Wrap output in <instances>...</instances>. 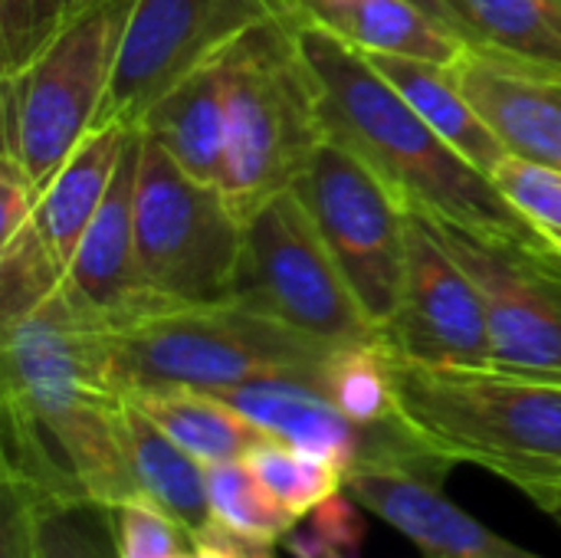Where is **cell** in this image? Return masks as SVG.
I'll return each instance as SVG.
<instances>
[{"label": "cell", "mask_w": 561, "mask_h": 558, "mask_svg": "<svg viewBox=\"0 0 561 558\" xmlns=\"http://www.w3.org/2000/svg\"><path fill=\"white\" fill-rule=\"evenodd\" d=\"M138 161H141V132L131 138L99 214L92 217L89 230L82 234L66 266L69 299L108 332L125 329L154 312L174 309L151 293L138 263V243H135Z\"/></svg>", "instance_id": "4fadbf2b"}, {"label": "cell", "mask_w": 561, "mask_h": 558, "mask_svg": "<svg viewBox=\"0 0 561 558\" xmlns=\"http://www.w3.org/2000/svg\"><path fill=\"white\" fill-rule=\"evenodd\" d=\"M513 207L561 250V171L510 155L493 174Z\"/></svg>", "instance_id": "f546056e"}, {"label": "cell", "mask_w": 561, "mask_h": 558, "mask_svg": "<svg viewBox=\"0 0 561 558\" xmlns=\"http://www.w3.org/2000/svg\"><path fill=\"white\" fill-rule=\"evenodd\" d=\"M322 345L237 299L174 306L108 332V375L122 398L158 388L227 391L263 378L322 388Z\"/></svg>", "instance_id": "3957f363"}, {"label": "cell", "mask_w": 561, "mask_h": 558, "mask_svg": "<svg viewBox=\"0 0 561 558\" xmlns=\"http://www.w3.org/2000/svg\"><path fill=\"white\" fill-rule=\"evenodd\" d=\"M293 16V13H289ZM289 16L253 26L227 49V138L220 191L247 220L296 184L325 138Z\"/></svg>", "instance_id": "5b68a950"}, {"label": "cell", "mask_w": 561, "mask_h": 558, "mask_svg": "<svg viewBox=\"0 0 561 558\" xmlns=\"http://www.w3.org/2000/svg\"><path fill=\"white\" fill-rule=\"evenodd\" d=\"M138 128L105 118L99 122L59 164V171L39 187L36 204V230L43 234L53 257L69 266L82 234L89 230L92 217L99 214L112 178L131 145Z\"/></svg>", "instance_id": "ac0fdd59"}, {"label": "cell", "mask_w": 561, "mask_h": 558, "mask_svg": "<svg viewBox=\"0 0 561 558\" xmlns=\"http://www.w3.org/2000/svg\"><path fill=\"white\" fill-rule=\"evenodd\" d=\"M36 556L118 558L112 510L92 500H36Z\"/></svg>", "instance_id": "4316f807"}, {"label": "cell", "mask_w": 561, "mask_h": 558, "mask_svg": "<svg viewBox=\"0 0 561 558\" xmlns=\"http://www.w3.org/2000/svg\"><path fill=\"white\" fill-rule=\"evenodd\" d=\"M247 220L217 184L187 174L141 135L135 243L145 283L168 306L230 303L243 260Z\"/></svg>", "instance_id": "52a82bcc"}, {"label": "cell", "mask_w": 561, "mask_h": 558, "mask_svg": "<svg viewBox=\"0 0 561 558\" xmlns=\"http://www.w3.org/2000/svg\"><path fill=\"white\" fill-rule=\"evenodd\" d=\"M174 558H233L227 549H220V546H204V543H191V549H184V553H178Z\"/></svg>", "instance_id": "d590c367"}, {"label": "cell", "mask_w": 561, "mask_h": 558, "mask_svg": "<svg viewBox=\"0 0 561 558\" xmlns=\"http://www.w3.org/2000/svg\"><path fill=\"white\" fill-rule=\"evenodd\" d=\"M289 13H296L293 0H135L99 122L138 128L187 72L227 53L253 26Z\"/></svg>", "instance_id": "30bf717a"}, {"label": "cell", "mask_w": 561, "mask_h": 558, "mask_svg": "<svg viewBox=\"0 0 561 558\" xmlns=\"http://www.w3.org/2000/svg\"><path fill=\"white\" fill-rule=\"evenodd\" d=\"M56 3H59V23H62V16H66V13H72L82 0H56Z\"/></svg>", "instance_id": "8d00e7d4"}, {"label": "cell", "mask_w": 561, "mask_h": 558, "mask_svg": "<svg viewBox=\"0 0 561 558\" xmlns=\"http://www.w3.org/2000/svg\"><path fill=\"white\" fill-rule=\"evenodd\" d=\"M135 0H82L46 43L3 72V151L43 187L95 128Z\"/></svg>", "instance_id": "8992f818"}, {"label": "cell", "mask_w": 561, "mask_h": 558, "mask_svg": "<svg viewBox=\"0 0 561 558\" xmlns=\"http://www.w3.org/2000/svg\"><path fill=\"white\" fill-rule=\"evenodd\" d=\"M467 43L561 72V0H421Z\"/></svg>", "instance_id": "7402d4cb"}, {"label": "cell", "mask_w": 561, "mask_h": 558, "mask_svg": "<svg viewBox=\"0 0 561 558\" xmlns=\"http://www.w3.org/2000/svg\"><path fill=\"white\" fill-rule=\"evenodd\" d=\"M118 558H174L191 536L151 500L138 497L112 510Z\"/></svg>", "instance_id": "4dcf8cb0"}, {"label": "cell", "mask_w": 561, "mask_h": 558, "mask_svg": "<svg viewBox=\"0 0 561 558\" xmlns=\"http://www.w3.org/2000/svg\"><path fill=\"white\" fill-rule=\"evenodd\" d=\"M36 204H39L36 181L23 171V164L10 151H3L0 158V243L16 237L23 227L36 220Z\"/></svg>", "instance_id": "836d02e7"}, {"label": "cell", "mask_w": 561, "mask_h": 558, "mask_svg": "<svg viewBox=\"0 0 561 558\" xmlns=\"http://www.w3.org/2000/svg\"><path fill=\"white\" fill-rule=\"evenodd\" d=\"M345 490L427 558H542L496 536L440 493V480L411 470H358Z\"/></svg>", "instance_id": "9a60e30c"}, {"label": "cell", "mask_w": 561, "mask_h": 558, "mask_svg": "<svg viewBox=\"0 0 561 558\" xmlns=\"http://www.w3.org/2000/svg\"><path fill=\"white\" fill-rule=\"evenodd\" d=\"M293 7L368 56H411L454 66L470 46L421 0H293Z\"/></svg>", "instance_id": "e0dca14e"}, {"label": "cell", "mask_w": 561, "mask_h": 558, "mask_svg": "<svg viewBox=\"0 0 561 558\" xmlns=\"http://www.w3.org/2000/svg\"><path fill=\"white\" fill-rule=\"evenodd\" d=\"M174 444H181L204 467L243 460L266 434L243 418L230 401L197 388H158L128 395Z\"/></svg>", "instance_id": "603a6c76"}, {"label": "cell", "mask_w": 561, "mask_h": 558, "mask_svg": "<svg viewBox=\"0 0 561 558\" xmlns=\"http://www.w3.org/2000/svg\"><path fill=\"white\" fill-rule=\"evenodd\" d=\"M62 286L66 270L46 247L36 220L0 243V322L36 309Z\"/></svg>", "instance_id": "83f0119b"}, {"label": "cell", "mask_w": 561, "mask_h": 558, "mask_svg": "<svg viewBox=\"0 0 561 558\" xmlns=\"http://www.w3.org/2000/svg\"><path fill=\"white\" fill-rule=\"evenodd\" d=\"M187 174L220 187L227 138V53L187 72L138 122Z\"/></svg>", "instance_id": "d6986e66"}, {"label": "cell", "mask_w": 561, "mask_h": 558, "mask_svg": "<svg viewBox=\"0 0 561 558\" xmlns=\"http://www.w3.org/2000/svg\"><path fill=\"white\" fill-rule=\"evenodd\" d=\"M417 214L480 289L493 368L561 378V263L503 247L444 217Z\"/></svg>", "instance_id": "8fae6325"}, {"label": "cell", "mask_w": 561, "mask_h": 558, "mask_svg": "<svg viewBox=\"0 0 561 558\" xmlns=\"http://www.w3.org/2000/svg\"><path fill=\"white\" fill-rule=\"evenodd\" d=\"M3 477L36 500H138L125 398L108 375V329L66 286L3 322Z\"/></svg>", "instance_id": "6da1fadb"}, {"label": "cell", "mask_w": 561, "mask_h": 558, "mask_svg": "<svg viewBox=\"0 0 561 558\" xmlns=\"http://www.w3.org/2000/svg\"><path fill=\"white\" fill-rule=\"evenodd\" d=\"M322 391L352 424L365 431L401 421L394 368L381 339L332 349L322 368Z\"/></svg>", "instance_id": "cb8c5ba5"}, {"label": "cell", "mask_w": 561, "mask_h": 558, "mask_svg": "<svg viewBox=\"0 0 561 558\" xmlns=\"http://www.w3.org/2000/svg\"><path fill=\"white\" fill-rule=\"evenodd\" d=\"M204 474H207L210 513L227 533H233V536H240V539H247L253 546H270L273 549L299 523L289 510H283L263 490V483L253 477L247 460L210 464V467H204Z\"/></svg>", "instance_id": "d4e9b609"}, {"label": "cell", "mask_w": 561, "mask_h": 558, "mask_svg": "<svg viewBox=\"0 0 561 558\" xmlns=\"http://www.w3.org/2000/svg\"><path fill=\"white\" fill-rule=\"evenodd\" d=\"M293 191L329 243L362 309L385 335L404 283L408 201L352 148L322 138Z\"/></svg>", "instance_id": "9c48e42d"}, {"label": "cell", "mask_w": 561, "mask_h": 558, "mask_svg": "<svg viewBox=\"0 0 561 558\" xmlns=\"http://www.w3.org/2000/svg\"><path fill=\"white\" fill-rule=\"evenodd\" d=\"M59 26L56 0H0V62L20 69Z\"/></svg>", "instance_id": "1f68e13d"}, {"label": "cell", "mask_w": 561, "mask_h": 558, "mask_svg": "<svg viewBox=\"0 0 561 558\" xmlns=\"http://www.w3.org/2000/svg\"><path fill=\"white\" fill-rule=\"evenodd\" d=\"M368 59L417 109V115L483 174L493 178L500 164L513 155L496 135V128L460 89L450 66L424 62L411 56H368Z\"/></svg>", "instance_id": "ffe728a7"}, {"label": "cell", "mask_w": 561, "mask_h": 558, "mask_svg": "<svg viewBox=\"0 0 561 558\" xmlns=\"http://www.w3.org/2000/svg\"><path fill=\"white\" fill-rule=\"evenodd\" d=\"M122 431H125L128 460L138 480V493L151 500L158 510H164L191 539L201 536L214 523L204 464L194 460L181 444H174L128 398L122 408Z\"/></svg>", "instance_id": "44dd1931"}, {"label": "cell", "mask_w": 561, "mask_h": 558, "mask_svg": "<svg viewBox=\"0 0 561 558\" xmlns=\"http://www.w3.org/2000/svg\"><path fill=\"white\" fill-rule=\"evenodd\" d=\"M217 395L230 401L243 418H250L266 437H276L296 451L335 464L345 474V480L365 454L368 431L352 424L332 405V398L309 382L263 378Z\"/></svg>", "instance_id": "2e32d148"}, {"label": "cell", "mask_w": 561, "mask_h": 558, "mask_svg": "<svg viewBox=\"0 0 561 558\" xmlns=\"http://www.w3.org/2000/svg\"><path fill=\"white\" fill-rule=\"evenodd\" d=\"M289 33L325 135L368 161L408 207L561 263L559 247L513 207L490 174L444 141L358 46L299 10L289 16Z\"/></svg>", "instance_id": "7a4b0ae2"}, {"label": "cell", "mask_w": 561, "mask_h": 558, "mask_svg": "<svg viewBox=\"0 0 561 558\" xmlns=\"http://www.w3.org/2000/svg\"><path fill=\"white\" fill-rule=\"evenodd\" d=\"M0 558L36 556V503L16 483L3 477L0 490Z\"/></svg>", "instance_id": "d6a6232c"}, {"label": "cell", "mask_w": 561, "mask_h": 558, "mask_svg": "<svg viewBox=\"0 0 561 558\" xmlns=\"http://www.w3.org/2000/svg\"><path fill=\"white\" fill-rule=\"evenodd\" d=\"M243 460L253 470V477L263 483V490L299 523L316 506H322L325 500L345 490V474L335 464L296 451L276 437H263L260 444H253Z\"/></svg>", "instance_id": "484cf974"}, {"label": "cell", "mask_w": 561, "mask_h": 558, "mask_svg": "<svg viewBox=\"0 0 561 558\" xmlns=\"http://www.w3.org/2000/svg\"><path fill=\"white\" fill-rule=\"evenodd\" d=\"M424 558H427V556H424Z\"/></svg>", "instance_id": "74e56055"}, {"label": "cell", "mask_w": 561, "mask_h": 558, "mask_svg": "<svg viewBox=\"0 0 561 558\" xmlns=\"http://www.w3.org/2000/svg\"><path fill=\"white\" fill-rule=\"evenodd\" d=\"M519 490H523L536 506H542V510L561 526V470L529 477V480L519 483Z\"/></svg>", "instance_id": "e575fe53"}, {"label": "cell", "mask_w": 561, "mask_h": 558, "mask_svg": "<svg viewBox=\"0 0 561 558\" xmlns=\"http://www.w3.org/2000/svg\"><path fill=\"white\" fill-rule=\"evenodd\" d=\"M362 503L345 490L309 513L306 526H293L279 543L293 558H362L368 523Z\"/></svg>", "instance_id": "f1b7e54d"}, {"label": "cell", "mask_w": 561, "mask_h": 558, "mask_svg": "<svg viewBox=\"0 0 561 558\" xmlns=\"http://www.w3.org/2000/svg\"><path fill=\"white\" fill-rule=\"evenodd\" d=\"M450 72L516 158L561 171V72L473 43Z\"/></svg>", "instance_id": "5bb4252c"}, {"label": "cell", "mask_w": 561, "mask_h": 558, "mask_svg": "<svg viewBox=\"0 0 561 558\" xmlns=\"http://www.w3.org/2000/svg\"><path fill=\"white\" fill-rule=\"evenodd\" d=\"M385 349L427 368H493L486 309L473 276L408 207V260Z\"/></svg>", "instance_id": "7c38bea8"}, {"label": "cell", "mask_w": 561, "mask_h": 558, "mask_svg": "<svg viewBox=\"0 0 561 558\" xmlns=\"http://www.w3.org/2000/svg\"><path fill=\"white\" fill-rule=\"evenodd\" d=\"M391 368L401 418L447 460L477 464L513 487L561 470V378L427 368L394 355Z\"/></svg>", "instance_id": "277c9868"}, {"label": "cell", "mask_w": 561, "mask_h": 558, "mask_svg": "<svg viewBox=\"0 0 561 558\" xmlns=\"http://www.w3.org/2000/svg\"><path fill=\"white\" fill-rule=\"evenodd\" d=\"M233 299L332 349L381 339L293 187L247 217Z\"/></svg>", "instance_id": "ba28073f"}]
</instances>
